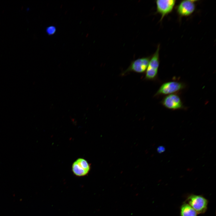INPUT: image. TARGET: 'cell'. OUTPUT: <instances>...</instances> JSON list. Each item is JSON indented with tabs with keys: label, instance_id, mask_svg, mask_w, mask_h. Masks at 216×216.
<instances>
[{
	"label": "cell",
	"instance_id": "6da1fadb",
	"mask_svg": "<svg viewBox=\"0 0 216 216\" xmlns=\"http://www.w3.org/2000/svg\"><path fill=\"white\" fill-rule=\"evenodd\" d=\"M160 45L150 58L149 64L146 71L144 79L146 80H154L157 77L159 66Z\"/></svg>",
	"mask_w": 216,
	"mask_h": 216
},
{
	"label": "cell",
	"instance_id": "7a4b0ae2",
	"mask_svg": "<svg viewBox=\"0 0 216 216\" xmlns=\"http://www.w3.org/2000/svg\"><path fill=\"white\" fill-rule=\"evenodd\" d=\"M187 201L198 214H204L206 211L208 201L202 195L190 194L188 196Z\"/></svg>",
	"mask_w": 216,
	"mask_h": 216
},
{
	"label": "cell",
	"instance_id": "3957f363",
	"mask_svg": "<svg viewBox=\"0 0 216 216\" xmlns=\"http://www.w3.org/2000/svg\"><path fill=\"white\" fill-rule=\"evenodd\" d=\"M151 57H143L132 61L129 66L121 74L124 76L130 72L143 73L146 72Z\"/></svg>",
	"mask_w": 216,
	"mask_h": 216
},
{
	"label": "cell",
	"instance_id": "277c9868",
	"mask_svg": "<svg viewBox=\"0 0 216 216\" xmlns=\"http://www.w3.org/2000/svg\"><path fill=\"white\" fill-rule=\"evenodd\" d=\"M184 87V84L181 82L175 81L165 82L160 87L155 96L173 94L182 90Z\"/></svg>",
	"mask_w": 216,
	"mask_h": 216
},
{
	"label": "cell",
	"instance_id": "5b68a950",
	"mask_svg": "<svg viewBox=\"0 0 216 216\" xmlns=\"http://www.w3.org/2000/svg\"><path fill=\"white\" fill-rule=\"evenodd\" d=\"M91 169L90 164L85 159L79 158L73 164L72 170L74 174L78 177L85 176L89 173Z\"/></svg>",
	"mask_w": 216,
	"mask_h": 216
},
{
	"label": "cell",
	"instance_id": "8992f818",
	"mask_svg": "<svg viewBox=\"0 0 216 216\" xmlns=\"http://www.w3.org/2000/svg\"><path fill=\"white\" fill-rule=\"evenodd\" d=\"M161 104L165 107L174 110L182 109L184 108L179 96L174 94L165 96L162 100Z\"/></svg>",
	"mask_w": 216,
	"mask_h": 216
},
{
	"label": "cell",
	"instance_id": "52a82bcc",
	"mask_svg": "<svg viewBox=\"0 0 216 216\" xmlns=\"http://www.w3.org/2000/svg\"><path fill=\"white\" fill-rule=\"evenodd\" d=\"M175 0H157L155 1L157 13L161 15L160 21L173 10L176 3Z\"/></svg>",
	"mask_w": 216,
	"mask_h": 216
},
{
	"label": "cell",
	"instance_id": "ba28073f",
	"mask_svg": "<svg viewBox=\"0 0 216 216\" xmlns=\"http://www.w3.org/2000/svg\"><path fill=\"white\" fill-rule=\"evenodd\" d=\"M196 0H186L180 2L177 6V11L181 16H187L190 15L194 11Z\"/></svg>",
	"mask_w": 216,
	"mask_h": 216
},
{
	"label": "cell",
	"instance_id": "9c48e42d",
	"mask_svg": "<svg viewBox=\"0 0 216 216\" xmlns=\"http://www.w3.org/2000/svg\"><path fill=\"white\" fill-rule=\"evenodd\" d=\"M195 211L187 203H184L180 208V216H197Z\"/></svg>",
	"mask_w": 216,
	"mask_h": 216
},
{
	"label": "cell",
	"instance_id": "30bf717a",
	"mask_svg": "<svg viewBox=\"0 0 216 216\" xmlns=\"http://www.w3.org/2000/svg\"><path fill=\"white\" fill-rule=\"evenodd\" d=\"M56 31V27L53 26H50L47 27L46 29L47 33L49 35H52L54 34Z\"/></svg>",
	"mask_w": 216,
	"mask_h": 216
},
{
	"label": "cell",
	"instance_id": "8fae6325",
	"mask_svg": "<svg viewBox=\"0 0 216 216\" xmlns=\"http://www.w3.org/2000/svg\"><path fill=\"white\" fill-rule=\"evenodd\" d=\"M165 151V147L163 146H160L157 148V152L159 153L164 152Z\"/></svg>",
	"mask_w": 216,
	"mask_h": 216
}]
</instances>
